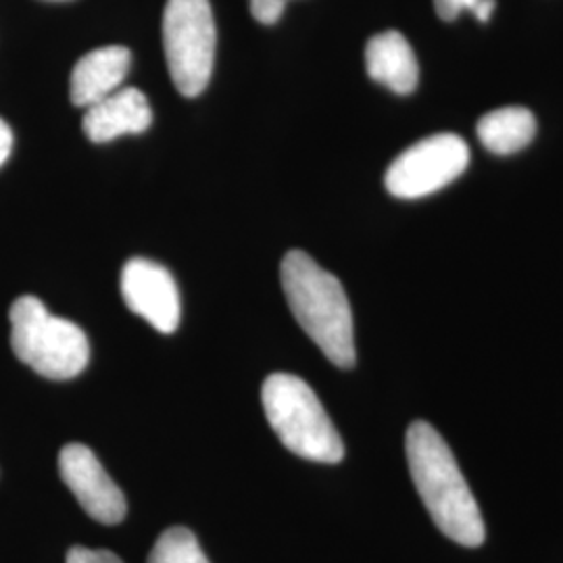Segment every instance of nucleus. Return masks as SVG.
Listing matches in <instances>:
<instances>
[{
    "instance_id": "obj_1",
    "label": "nucleus",
    "mask_w": 563,
    "mask_h": 563,
    "mask_svg": "<svg viewBox=\"0 0 563 563\" xmlns=\"http://www.w3.org/2000/svg\"><path fill=\"white\" fill-rule=\"evenodd\" d=\"M413 484L430 518L451 541L463 547L484 543V522L474 493L443 437L428 422H413L405 439Z\"/></svg>"
},
{
    "instance_id": "obj_2",
    "label": "nucleus",
    "mask_w": 563,
    "mask_h": 563,
    "mask_svg": "<svg viewBox=\"0 0 563 563\" xmlns=\"http://www.w3.org/2000/svg\"><path fill=\"white\" fill-rule=\"evenodd\" d=\"M282 288L295 320L336 367L355 365L353 313L341 282L302 251L282 260Z\"/></svg>"
},
{
    "instance_id": "obj_3",
    "label": "nucleus",
    "mask_w": 563,
    "mask_h": 563,
    "mask_svg": "<svg viewBox=\"0 0 563 563\" xmlns=\"http://www.w3.org/2000/svg\"><path fill=\"white\" fill-rule=\"evenodd\" d=\"M265 418L282 444L302 460L339 463L344 444L322 401L292 374H272L262 388Z\"/></svg>"
},
{
    "instance_id": "obj_4",
    "label": "nucleus",
    "mask_w": 563,
    "mask_h": 563,
    "mask_svg": "<svg viewBox=\"0 0 563 563\" xmlns=\"http://www.w3.org/2000/svg\"><path fill=\"white\" fill-rule=\"evenodd\" d=\"M11 346L21 363L51 380L80 376L90 360V344L78 323L51 316L36 297L11 305Z\"/></svg>"
},
{
    "instance_id": "obj_5",
    "label": "nucleus",
    "mask_w": 563,
    "mask_h": 563,
    "mask_svg": "<svg viewBox=\"0 0 563 563\" xmlns=\"http://www.w3.org/2000/svg\"><path fill=\"white\" fill-rule=\"evenodd\" d=\"M216 21L209 0H167L163 48L169 76L184 97H199L213 74Z\"/></svg>"
},
{
    "instance_id": "obj_6",
    "label": "nucleus",
    "mask_w": 563,
    "mask_h": 563,
    "mask_svg": "<svg viewBox=\"0 0 563 563\" xmlns=\"http://www.w3.org/2000/svg\"><path fill=\"white\" fill-rule=\"evenodd\" d=\"M467 163V142L457 134H437L416 142L390 163L384 184L397 199H422L460 178Z\"/></svg>"
},
{
    "instance_id": "obj_7",
    "label": "nucleus",
    "mask_w": 563,
    "mask_h": 563,
    "mask_svg": "<svg viewBox=\"0 0 563 563\" xmlns=\"http://www.w3.org/2000/svg\"><path fill=\"white\" fill-rule=\"evenodd\" d=\"M59 474L92 520L113 526L125 518L128 504L120 486L86 444L69 443L60 449Z\"/></svg>"
},
{
    "instance_id": "obj_8",
    "label": "nucleus",
    "mask_w": 563,
    "mask_h": 563,
    "mask_svg": "<svg viewBox=\"0 0 563 563\" xmlns=\"http://www.w3.org/2000/svg\"><path fill=\"white\" fill-rule=\"evenodd\" d=\"M121 297L132 313L141 316L163 334L180 323V292L174 276L151 260L134 257L121 272Z\"/></svg>"
},
{
    "instance_id": "obj_9",
    "label": "nucleus",
    "mask_w": 563,
    "mask_h": 563,
    "mask_svg": "<svg viewBox=\"0 0 563 563\" xmlns=\"http://www.w3.org/2000/svg\"><path fill=\"white\" fill-rule=\"evenodd\" d=\"M151 121L153 111L141 90L120 88L86 109L81 128L92 142H111L123 134H141Z\"/></svg>"
},
{
    "instance_id": "obj_10",
    "label": "nucleus",
    "mask_w": 563,
    "mask_h": 563,
    "mask_svg": "<svg viewBox=\"0 0 563 563\" xmlns=\"http://www.w3.org/2000/svg\"><path fill=\"white\" fill-rule=\"evenodd\" d=\"M130 63L132 55L125 46H102L84 55L71 71V102L88 109L120 90Z\"/></svg>"
},
{
    "instance_id": "obj_11",
    "label": "nucleus",
    "mask_w": 563,
    "mask_h": 563,
    "mask_svg": "<svg viewBox=\"0 0 563 563\" xmlns=\"http://www.w3.org/2000/svg\"><path fill=\"white\" fill-rule=\"evenodd\" d=\"M365 67L369 78L397 95L416 90L420 67L411 44L401 32L388 30L374 36L365 46Z\"/></svg>"
},
{
    "instance_id": "obj_12",
    "label": "nucleus",
    "mask_w": 563,
    "mask_h": 563,
    "mask_svg": "<svg viewBox=\"0 0 563 563\" xmlns=\"http://www.w3.org/2000/svg\"><path fill=\"white\" fill-rule=\"evenodd\" d=\"M537 132L534 115L523 107H504L478 121V139L495 155H511L526 148Z\"/></svg>"
},
{
    "instance_id": "obj_13",
    "label": "nucleus",
    "mask_w": 563,
    "mask_h": 563,
    "mask_svg": "<svg viewBox=\"0 0 563 563\" xmlns=\"http://www.w3.org/2000/svg\"><path fill=\"white\" fill-rule=\"evenodd\" d=\"M148 563H209L197 537L181 526L167 528L153 547Z\"/></svg>"
},
{
    "instance_id": "obj_14",
    "label": "nucleus",
    "mask_w": 563,
    "mask_h": 563,
    "mask_svg": "<svg viewBox=\"0 0 563 563\" xmlns=\"http://www.w3.org/2000/svg\"><path fill=\"white\" fill-rule=\"evenodd\" d=\"M65 563H123L115 553L104 549H88V547H71L67 551Z\"/></svg>"
},
{
    "instance_id": "obj_15",
    "label": "nucleus",
    "mask_w": 563,
    "mask_h": 563,
    "mask_svg": "<svg viewBox=\"0 0 563 563\" xmlns=\"http://www.w3.org/2000/svg\"><path fill=\"white\" fill-rule=\"evenodd\" d=\"M286 2L288 0H249L253 18L263 25H272L280 20L282 13L286 9Z\"/></svg>"
},
{
    "instance_id": "obj_16",
    "label": "nucleus",
    "mask_w": 563,
    "mask_h": 563,
    "mask_svg": "<svg viewBox=\"0 0 563 563\" xmlns=\"http://www.w3.org/2000/svg\"><path fill=\"white\" fill-rule=\"evenodd\" d=\"M483 0H434L437 13L443 21L457 20L463 11L474 13Z\"/></svg>"
},
{
    "instance_id": "obj_17",
    "label": "nucleus",
    "mask_w": 563,
    "mask_h": 563,
    "mask_svg": "<svg viewBox=\"0 0 563 563\" xmlns=\"http://www.w3.org/2000/svg\"><path fill=\"white\" fill-rule=\"evenodd\" d=\"M11 148H13V132L7 121L0 120V165L9 159Z\"/></svg>"
},
{
    "instance_id": "obj_18",
    "label": "nucleus",
    "mask_w": 563,
    "mask_h": 563,
    "mask_svg": "<svg viewBox=\"0 0 563 563\" xmlns=\"http://www.w3.org/2000/svg\"><path fill=\"white\" fill-rule=\"evenodd\" d=\"M495 7H497V0H483L481 4H478V9L474 11V15H476V20L478 21H488L490 20V15H493V11H495Z\"/></svg>"
}]
</instances>
